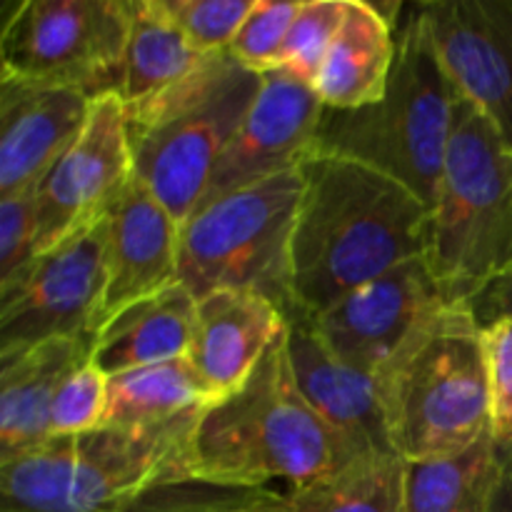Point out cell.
Returning <instances> with one entry per match:
<instances>
[{"mask_svg":"<svg viewBox=\"0 0 512 512\" xmlns=\"http://www.w3.org/2000/svg\"><path fill=\"white\" fill-rule=\"evenodd\" d=\"M300 175L290 308L320 315L408 260L425 258L430 208L398 180L335 155H308Z\"/></svg>","mask_w":512,"mask_h":512,"instance_id":"6da1fadb","label":"cell"},{"mask_svg":"<svg viewBox=\"0 0 512 512\" xmlns=\"http://www.w3.org/2000/svg\"><path fill=\"white\" fill-rule=\"evenodd\" d=\"M353 463L295 383L288 325L248 383L200 413L190 438L188 478L235 490H303Z\"/></svg>","mask_w":512,"mask_h":512,"instance_id":"7a4b0ae2","label":"cell"},{"mask_svg":"<svg viewBox=\"0 0 512 512\" xmlns=\"http://www.w3.org/2000/svg\"><path fill=\"white\" fill-rule=\"evenodd\" d=\"M375 383L390 448L403 463L450 458L490 435L483 325L470 305L425 313Z\"/></svg>","mask_w":512,"mask_h":512,"instance_id":"3957f363","label":"cell"},{"mask_svg":"<svg viewBox=\"0 0 512 512\" xmlns=\"http://www.w3.org/2000/svg\"><path fill=\"white\" fill-rule=\"evenodd\" d=\"M200 413L145 428L50 435L0 460V512H133L158 488L188 483Z\"/></svg>","mask_w":512,"mask_h":512,"instance_id":"277c9868","label":"cell"},{"mask_svg":"<svg viewBox=\"0 0 512 512\" xmlns=\"http://www.w3.org/2000/svg\"><path fill=\"white\" fill-rule=\"evenodd\" d=\"M458 103L430 38L420 3L395 30V63L378 103L358 110L323 108L310 155L363 163L413 190L433 208Z\"/></svg>","mask_w":512,"mask_h":512,"instance_id":"5b68a950","label":"cell"},{"mask_svg":"<svg viewBox=\"0 0 512 512\" xmlns=\"http://www.w3.org/2000/svg\"><path fill=\"white\" fill-rule=\"evenodd\" d=\"M425 265L445 305H473L512 273V145L463 98L430 208Z\"/></svg>","mask_w":512,"mask_h":512,"instance_id":"8992f818","label":"cell"},{"mask_svg":"<svg viewBox=\"0 0 512 512\" xmlns=\"http://www.w3.org/2000/svg\"><path fill=\"white\" fill-rule=\"evenodd\" d=\"M263 88L230 50L205 55L173 88L125 105L135 175L183 223L200 203L220 153Z\"/></svg>","mask_w":512,"mask_h":512,"instance_id":"52a82bcc","label":"cell"},{"mask_svg":"<svg viewBox=\"0 0 512 512\" xmlns=\"http://www.w3.org/2000/svg\"><path fill=\"white\" fill-rule=\"evenodd\" d=\"M300 168L198 205L180 223L178 278L195 298L215 290H253L285 308L290 245L298 218Z\"/></svg>","mask_w":512,"mask_h":512,"instance_id":"ba28073f","label":"cell"},{"mask_svg":"<svg viewBox=\"0 0 512 512\" xmlns=\"http://www.w3.org/2000/svg\"><path fill=\"white\" fill-rule=\"evenodd\" d=\"M130 0H20L0 33V78L115 93Z\"/></svg>","mask_w":512,"mask_h":512,"instance_id":"9c48e42d","label":"cell"},{"mask_svg":"<svg viewBox=\"0 0 512 512\" xmlns=\"http://www.w3.org/2000/svg\"><path fill=\"white\" fill-rule=\"evenodd\" d=\"M133 178L123 100L118 93L95 95L85 128L38 185V258L103 223Z\"/></svg>","mask_w":512,"mask_h":512,"instance_id":"30bf717a","label":"cell"},{"mask_svg":"<svg viewBox=\"0 0 512 512\" xmlns=\"http://www.w3.org/2000/svg\"><path fill=\"white\" fill-rule=\"evenodd\" d=\"M105 240L103 220L40 255L18 293L0 303V358L45 340L95 338L105 293Z\"/></svg>","mask_w":512,"mask_h":512,"instance_id":"8fae6325","label":"cell"},{"mask_svg":"<svg viewBox=\"0 0 512 512\" xmlns=\"http://www.w3.org/2000/svg\"><path fill=\"white\" fill-rule=\"evenodd\" d=\"M420 8L458 98L512 145V0H430Z\"/></svg>","mask_w":512,"mask_h":512,"instance_id":"7c38bea8","label":"cell"},{"mask_svg":"<svg viewBox=\"0 0 512 512\" xmlns=\"http://www.w3.org/2000/svg\"><path fill=\"white\" fill-rule=\"evenodd\" d=\"M320 113L313 85L285 68L263 73V88L220 153L198 205L300 168L313 150Z\"/></svg>","mask_w":512,"mask_h":512,"instance_id":"4fadbf2b","label":"cell"},{"mask_svg":"<svg viewBox=\"0 0 512 512\" xmlns=\"http://www.w3.org/2000/svg\"><path fill=\"white\" fill-rule=\"evenodd\" d=\"M440 303L425 258H415L313 315V323L335 358L375 375L418 320Z\"/></svg>","mask_w":512,"mask_h":512,"instance_id":"5bb4252c","label":"cell"},{"mask_svg":"<svg viewBox=\"0 0 512 512\" xmlns=\"http://www.w3.org/2000/svg\"><path fill=\"white\" fill-rule=\"evenodd\" d=\"M288 355L295 383L305 403L313 408L353 460L365 455L393 453L380 410L375 375L350 368L335 358L320 338L313 315L300 308L285 310Z\"/></svg>","mask_w":512,"mask_h":512,"instance_id":"9a60e30c","label":"cell"},{"mask_svg":"<svg viewBox=\"0 0 512 512\" xmlns=\"http://www.w3.org/2000/svg\"><path fill=\"white\" fill-rule=\"evenodd\" d=\"M105 225V293L98 330L128 305L180 283V223L138 175L113 205Z\"/></svg>","mask_w":512,"mask_h":512,"instance_id":"2e32d148","label":"cell"},{"mask_svg":"<svg viewBox=\"0 0 512 512\" xmlns=\"http://www.w3.org/2000/svg\"><path fill=\"white\" fill-rule=\"evenodd\" d=\"M90 105L80 90L0 78V198L38 188L85 128Z\"/></svg>","mask_w":512,"mask_h":512,"instance_id":"e0dca14e","label":"cell"},{"mask_svg":"<svg viewBox=\"0 0 512 512\" xmlns=\"http://www.w3.org/2000/svg\"><path fill=\"white\" fill-rule=\"evenodd\" d=\"M195 300L188 360L213 405L248 383L288 320L280 305L253 290H215Z\"/></svg>","mask_w":512,"mask_h":512,"instance_id":"ac0fdd59","label":"cell"},{"mask_svg":"<svg viewBox=\"0 0 512 512\" xmlns=\"http://www.w3.org/2000/svg\"><path fill=\"white\" fill-rule=\"evenodd\" d=\"M93 340L55 338L0 358V460L50 438V405L65 378L90 360Z\"/></svg>","mask_w":512,"mask_h":512,"instance_id":"d6986e66","label":"cell"},{"mask_svg":"<svg viewBox=\"0 0 512 512\" xmlns=\"http://www.w3.org/2000/svg\"><path fill=\"white\" fill-rule=\"evenodd\" d=\"M195 295L175 283L120 310L98 330L90 363L105 375L188 358L195 325Z\"/></svg>","mask_w":512,"mask_h":512,"instance_id":"ffe728a7","label":"cell"},{"mask_svg":"<svg viewBox=\"0 0 512 512\" xmlns=\"http://www.w3.org/2000/svg\"><path fill=\"white\" fill-rule=\"evenodd\" d=\"M395 63V28L365 0H348L343 25L313 88L323 108L358 110L378 103Z\"/></svg>","mask_w":512,"mask_h":512,"instance_id":"44dd1931","label":"cell"},{"mask_svg":"<svg viewBox=\"0 0 512 512\" xmlns=\"http://www.w3.org/2000/svg\"><path fill=\"white\" fill-rule=\"evenodd\" d=\"M205 55L195 53L163 0H130V30L120 65L118 98L143 103L188 78Z\"/></svg>","mask_w":512,"mask_h":512,"instance_id":"7402d4cb","label":"cell"},{"mask_svg":"<svg viewBox=\"0 0 512 512\" xmlns=\"http://www.w3.org/2000/svg\"><path fill=\"white\" fill-rule=\"evenodd\" d=\"M505 465L493 435L450 458L405 463V512H493Z\"/></svg>","mask_w":512,"mask_h":512,"instance_id":"603a6c76","label":"cell"},{"mask_svg":"<svg viewBox=\"0 0 512 512\" xmlns=\"http://www.w3.org/2000/svg\"><path fill=\"white\" fill-rule=\"evenodd\" d=\"M210 395L188 358L110 375L100 428H145L208 408Z\"/></svg>","mask_w":512,"mask_h":512,"instance_id":"cb8c5ba5","label":"cell"},{"mask_svg":"<svg viewBox=\"0 0 512 512\" xmlns=\"http://www.w3.org/2000/svg\"><path fill=\"white\" fill-rule=\"evenodd\" d=\"M405 463L395 453L365 455L303 490L283 493L275 512H405Z\"/></svg>","mask_w":512,"mask_h":512,"instance_id":"d4e9b609","label":"cell"},{"mask_svg":"<svg viewBox=\"0 0 512 512\" xmlns=\"http://www.w3.org/2000/svg\"><path fill=\"white\" fill-rule=\"evenodd\" d=\"M345 8H348V0H303L290 25L283 55H280V68L290 70L313 85L343 25Z\"/></svg>","mask_w":512,"mask_h":512,"instance_id":"484cf974","label":"cell"},{"mask_svg":"<svg viewBox=\"0 0 512 512\" xmlns=\"http://www.w3.org/2000/svg\"><path fill=\"white\" fill-rule=\"evenodd\" d=\"M38 188L0 198V303L18 293L38 263Z\"/></svg>","mask_w":512,"mask_h":512,"instance_id":"4316f807","label":"cell"},{"mask_svg":"<svg viewBox=\"0 0 512 512\" xmlns=\"http://www.w3.org/2000/svg\"><path fill=\"white\" fill-rule=\"evenodd\" d=\"M298 8L300 3L255 0L253 10L230 43V55L243 68L258 75L280 68V55H283L285 40H288L290 25L298 15Z\"/></svg>","mask_w":512,"mask_h":512,"instance_id":"83f0119b","label":"cell"},{"mask_svg":"<svg viewBox=\"0 0 512 512\" xmlns=\"http://www.w3.org/2000/svg\"><path fill=\"white\" fill-rule=\"evenodd\" d=\"M255 0H163L190 48L200 55L228 50Z\"/></svg>","mask_w":512,"mask_h":512,"instance_id":"f1b7e54d","label":"cell"},{"mask_svg":"<svg viewBox=\"0 0 512 512\" xmlns=\"http://www.w3.org/2000/svg\"><path fill=\"white\" fill-rule=\"evenodd\" d=\"M108 380L90 360L75 368L50 405V435H83L98 430L108 403Z\"/></svg>","mask_w":512,"mask_h":512,"instance_id":"f546056e","label":"cell"},{"mask_svg":"<svg viewBox=\"0 0 512 512\" xmlns=\"http://www.w3.org/2000/svg\"><path fill=\"white\" fill-rule=\"evenodd\" d=\"M485 363L490 383V435L503 453L512 458V318L483 325Z\"/></svg>","mask_w":512,"mask_h":512,"instance_id":"4dcf8cb0","label":"cell"},{"mask_svg":"<svg viewBox=\"0 0 512 512\" xmlns=\"http://www.w3.org/2000/svg\"><path fill=\"white\" fill-rule=\"evenodd\" d=\"M470 308H473L480 325H490L500 318H512V273L490 285L483 295L473 300Z\"/></svg>","mask_w":512,"mask_h":512,"instance_id":"1f68e13d","label":"cell"},{"mask_svg":"<svg viewBox=\"0 0 512 512\" xmlns=\"http://www.w3.org/2000/svg\"><path fill=\"white\" fill-rule=\"evenodd\" d=\"M493 512H512V458L505 465L503 480H500L498 495H495Z\"/></svg>","mask_w":512,"mask_h":512,"instance_id":"d6a6232c","label":"cell"},{"mask_svg":"<svg viewBox=\"0 0 512 512\" xmlns=\"http://www.w3.org/2000/svg\"><path fill=\"white\" fill-rule=\"evenodd\" d=\"M280 500H283V495H280ZM280 500H275L273 505H268V508H258V510H243V512H275V508H278Z\"/></svg>","mask_w":512,"mask_h":512,"instance_id":"836d02e7","label":"cell"}]
</instances>
